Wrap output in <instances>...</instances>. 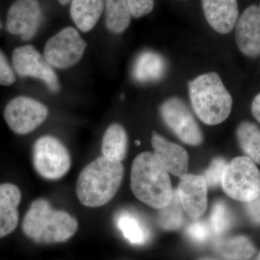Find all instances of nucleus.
<instances>
[{"label":"nucleus","mask_w":260,"mask_h":260,"mask_svg":"<svg viewBox=\"0 0 260 260\" xmlns=\"http://www.w3.org/2000/svg\"><path fill=\"white\" fill-rule=\"evenodd\" d=\"M124 176L122 164L99 157L84 168L76 184V193L85 206L97 208L110 202L120 187Z\"/></svg>","instance_id":"nucleus-1"},{"label":"nucleus","mask_w":260,"mask_h":260,"mask_svg":"<svg viewBox=\"0 0 260 260\" xmlns=\"http://www.w3.org/2000/svg\"><path fill=\"white\" fill-rule=\"evenodd\" d=\"M24 234L38 244H55L69 240L78 229L74 217L62 210H54L44 198L32 202L24 217Z\"/></svg>","instance_id":"nucleus-2"},{"label":"nucleus","mask_w":260,"mask_h":260,"mask_svg":"<svg viewBox=\"0 0 260 260\" xmlns=\"http://www.w3.org/2000/svg\"><path fill=\"white\" fill-rule=\"evenodd\" d=\"M132 191L142 203L160 209L172 200V183L165 168L154 153L145 152L138 155L131 170Z\"/></svg>","instance_id":"nucleus-3"},{"label":"nucleus","mask_w":260,"mask_h":260,"mask_svg":"<svg viewBox=\"0 0 260 260\" xmlns=\"http://www.w3.org/2000/svg\"><path fill=\"white\" fill-rule=\"evenodd\" d=\"M191 107L208 125L223 122L232 112L233 99L218 73H205L188 83Z\"/></svg>","instance_id":"nucleus-4"},{"label":"nucleus","mask_w":260,"mask_h":260,"mask_svg":"<svg viewBox=\"0 0 260 260\" xmlns=\"http://www.w3.org/2000/svg\"><path fill=\"white\" fill-rule=\"evenodd\" d=\"M221 186L232 199L249 203L260 196V171L249 157H237L227 164Z\"/></svg>","instance_id":"nucleus-5"},{"label":"nucleus","mask_w":260,"mask_h":260,"mask_svg":"<svg viewBox=\"0 0 260 260\" xmlns=\"http://www.w3.org/2000/svg\"><path fill=\"white\" fill-rule=\"evenodd\" d=\"M32 162L38 174L47 180H58L69 172L71 158L68 148L51 135L41 137L32 150Z\"/></svg>","instance_id":"nucleus-6"},{"label":"nucleus","mask_w":260,"mask_h":260,"mask_svg":"<svg viewBox=\"0 0 260 260\" xmlns=\"http://www.w3.org/2000/svg\"><path fill=\"white\" fill-rule=\"evenodd\" d=\"M87 43L73 27H67L51 38L44 48V57L58 69L74 66L83 57Z\"/></svg>","instance_id":"nucleus-7"},{"label":"nucleus","mask_w":260,"mask_h":260,"mask_svg":"<svg viewBox=\"0 0 260 260\" xmlns=\"http://www.w3.org/2000/svg\"><path fill=\"white\" fill-rule=\"evenodd\" d=\"M162 120L173 133L186 144L199 145L203 135L199 124L187 105L177 97H172L162 103L160 107Z\"/></svg>","instance_id":"nucleus-8"},{"label":"nucleus","mask_w":260,"mask_h":260,"mask_svg":"<svg viewBox=\"0 0 260 260\" xmlns=\"http://www.w3.org/2000/svg\"><path fill=\"white\" fill-rule=\"evenodd\" d=\"M48 109L42 103L26 96L12 99L5 109L4 116L10 129L18 135H27L46 120Z\"/></svg>","instance_id":"nucleus-9"},{"label":"nucleus","mask_w":260,"mask_h":260,"mask_svg":"<svg viewBox=\"0 0 260 260\" xmlns=\"http://www.w3.org/2000/svg\"><path fill=\"white\" fill-rule=\"evenodd\" d=\"M13 65L19 76L37 78L42 80L53 93L59 91L60 86L55 71L45 57L32 46L15 49L13 54Z\"/></svg>","instance_id":"nucleus-10"},{"label":"nucleus","mask_w":260,"mask_h":260,"mask_svg":"<svg viewBox=\"0 0 260 260\" xmlns=\"http://www.w3.org/2000/svg\"><path fill=\"white\" fill-rule=\"evenodd\" d=\"M42 17V9L38 0H15L7 15V29L24 41L30 40L40 28Z\"/></svg>","instance_id":"nucleus-11"},{"label":"nucleus","mask_w":260,"mask_h":260,"mask_svg":"<svg viewBox=\"0 0 260 260\" xmlns=\"http://www.w3.org/2000/svg\"><path fill=\"white\" fill-rule=\"evenodd\" d=\"M237 47L249 57L260 55V10L259 6L250 5L243 12L235 25Z\"/></svg>","instance_id":"nucleus-12"},{"label":"nucleus","mask_w":260,"mask_h":260,"mask_svg":"<svg viewBox=\"0 0 260 260\" xmlns=\"http://www.w3.org/2000/svg\"><path fill=\"white\" fill-rule=\"evenodd\" d=\"M181 207L192 218H199L208 205V185L201 175L187 174L181 179L177 191Z\"/></svg>","instance_id":"nucleus-13"},{"label":"nucleus","mask_w":260,"mask_h":260,"mask_svg":"<svg viewBox=\"0 0 260 260\" xmlns=\"http://www.w3.org/2000/svg\"><path fill=\"white\" fill-rule=\"evenodd\" d=\"M151 143L154 155L168 172L180 179L187 175L189 155L182 147L155 132L152 135Z\"/></svg>","instance_id":"nucleus-14"},{"label":"nucleus","mask_w":260,"mask_h":260,"mask_svg":"<svg viewBox=\"0 0 260 260\" xmlns=\"http://www.w3.org/2000/svg\"><path fill=\"white\" fill-rule=\"evenodd\" d=\"M203 13L210 26L220 34L232 32L239 19L237 0H202Z\"/></svg>","instance_id":"nucleus-15"},{"label":"nucleus","mask_w":260,"mask_h":260,"mask_svg":"<svg viewBox=\"0 0 260 260\" xmlns=\"http://www.w3.org/2000/svg\"><path fill=\"white\" fill-rule=\"evenodd\" d=\"M21 192L15 184H0V238L6 237L16 229L19 220L18 207Z\"/></svg>","instance_id":"nucleus-16"},{"label":"nucleus","mask_w":260,"mask_h":260,"mask_svg":"<svg viewBox=\"0 0 260 260\" xmlns=\"http://www.w3.org/2000/svg\"><path fill=\"white\" fill-rule=\"evenodd\" d=\"M167 63L164 56L153 51H144L137 56L133 64L132 75L139 83L158 81L165 75Z\"/></svg>","instance_id":"nucleus-17"},{"label":"nucleus","mask_w":260,"mask_h":260,"mask_svg":"<svg viewBox=\"0 0 260 260\" xmlns=\"http://www.w3.org/2000/svg\"><path fill=\"white\" fill-rule=\"evenodd\" d=\"M104 6V0H72L70 15L79 30L88 32L96 25Z\"/></svg>","instance_id":"nucleus-18"},{"label":"nucleus","mask_w":260,"mask_h":260,"mask_svg":"<svg viewBox=\"0 0 260 260\" xmlns=\"http://www.w3.org/2000/svg\"><path fill=\"white\" fill-rule=\"evenodd\" d=\"M128 138L124 128L113 124L107 128L102 140V153L106 158L121 162L127 153Z\"/></svg>","instance_id":"nucleus-19"},{"label":"nucleus","mask_w":260,"mask_h":260,"mask_svg":"<svg viewBox=\"0 0 260 260\" xmlns=\"http://www.w3.org/2000/svg\"><path fill=\"white\" fill-rule=\"evenodd\" d=\"M215 249L227 260H249L256 252L255 246L244 236L220 239L215 243Z\"/></svg>","instance_id":"nucleus-20"},{"label":"nucleus","mask_w":260,"mask_h":260,"mask_svg":"<svg viewBox=\"0 0 260 260\" xmlns=\"http://www.w3.org/2000/svg\"><path fill=\"white\" fill-rule=\"evenodd\" d=\"M106 26L113 34H121L129 26L131 13L126 0H104Z\"/></svg>","instance_id":"nucleus-21"},{"label":"nucleus","mask_w":260,"mask_h":260,"mask_svg":"<svg viewBox=\"0 0 260 260\" xmlns=\"http://www.w3.org/2000/svg\"><path fill=\"white\" fill-rule=\"evenodd\" d=\"M237 140L244 153L260 164V129L254 123L242 121L237 129Z\"/></svg>","instance_id":"nucleus-22"},{"label":"nucleus","mask_w":260,"mask_h":260,"mask_svg":"<svg viewBox=\"0 0 260 260\" xmlns=\"http://www.w3.org/2000/svg\"><path fill=\"white\" fill-rule=\"evenodd\" d=\"M118 226L126 239L133 244H144L148 239V231L140 220L132 214H121L118 218Z\"/></svg>","instance_id":"nucleus-23"},{"label":"nucleus","mask_w":260,"mask_h":260,"mask_svg":"<svg viewBox=\"0 0 260 260\" xmlns=\"http://www.w3.org/2000/svg\"><path fill=\"white\" fill-rule=\"evenodd\" d=\"M182 220L181 203L177 191H174L170 203L164 208H160L158 215V224L165 230L173 231L181 226Z\"/></svg>","instance_id":"nucleus-24"},{"label":"nucleus","mask_w":260,"mask_h":260,"mask_svg":"<svg viewBox=\"0 0 260 260\" xmlns=\"http://www.w3.org/2000/svg\"><path fill=\"white\" fill-rule=\"evenodd\" d=\"M233 217L227 205L221 200L215 202L210 215V229L217 236L222 235L232 226Z\"/></svg>","instance_id":"nucleus-25"},{"label":"nucleus","mask_w":260,"mask_h":260,"mask_svg":"<svg viewBox=\"0 0 260 260\" xmlns=\"http://www.w3.org/2000/svg\"><path fill=\"white\" fill-rule=\"evenodd\" d=\"M226 165V160L223 158L214 159L203 175L208 186L212 188L217 187L221 184L222 177Z\"/></svg>","instance_id":"nucleus-26"},{"label":"nucleus","mask_w":260,"mask_h":260,"mask_svg":"<svg viewBox=\"0 0 260 260\" xmlns=\"http://www.w3.org/2000/svg\"><path fill=\"white\" fill-rule=\"evenodd\" d=\"M211 229L206 222L195 221L186 229V234L191 240L196 243H204L209 239Z\"/></svg>","instance_id":"nucleus-27"},{"label":"nucleus","mask_w":260,"mask_h":260,"mask_svg":"<svg viewBox=\"0 0 260 260\" xmlns=\"http://www.w3.org/2000/svg\"><path fill=\"white\" fill-rule=\"evenodd\" d=\"M132 16L140 18L153 11L154 0H126Z\"/></svg>","instance_id":"nucleus-28"},{"label":"nucleus","mask_w":260,"mask_h":260,"mask_svg":"<svg viewBox=\"0 0 260 260\" xmlns=\"http://www.w3.org/2000/svg\"><path fill=\"white\" fill-rule=\"evenodd\" d=\"M15 81V75L13 68L5 54L0 51V85L9 86Z\"/></svg>","instance_id":"nucleus-29"},{"label":"nucleus","mask_w":260,"mask_h":260,"mask_svg":"<svg viewBox=\"0 0 260 260\" xmlns=\"http://www.w3.org/2000/svg\"><path fill=\"white\" fill-rule=\"evenodd\" d=\"M245 210L251 221L260 225V196L252 201L246 203Z\"/></svg>","instance_id":"nucleus-30"},{"label":"nucleus","mask_w":260,"mask_h":260,"mask_svg":"<svg viewBox=\"0 0 260 260\" xmlns=\"http://www.w3.org/2000/svg\"><path fill=\"white\" fill-rule=\"evenodd\" d=\"M251 109L253 116L260 123V93L254 97L251 103Z\"/></svg>","instance_id":"nucleus-31"},{"label":"nucleus","mask_w":260,"mask_h":260,"mask_svg":"<svg viewBox=\"0 0 260 260\" xmlns=\"http://www.w3.org/2000/svg\"><path fill=\"white\" fill-rule=\"evenodd\" d=\"M57 1L59 2L61 5H66L69 4L70 2H72V0H57Z\"/></svg>","instance_id":"nucleus-32"},{"label":"nucleus","mask_w":260,"mask_h":260,"mask_svg":"<svg viewBox=\"0 0 260 260\" xmlns=\"http://www.w3.org/2000/svg\"><path fill=\"white\" fill-rule=\"evenodd\" d=\"M254 260H260V253L259 254H258V256H256V258Z\"/></svg>","instance_id":"nucleus-33"},{"label":"nucleus","mask_w":260,"mask_h":260,"mask_svg":"<svg viewBox=\"0 0 260 260\" xmlns=\"http://www.w3.org/2000/svg\"><path fill=\"white\" fill-rule=\"evenodd\" d=\"M136 143H137V145H140V141H136Z\"/></svg>","instance_id":"nucleus-34"},{"label":"nucleus","mask_w":260,"mask_h":260,"mask_svg":"<svg viewBox=\"0 0 260 260\" xmlns=\"http://www.w3.org/2000/svg\"><path fill=\"white\" fill-rule=\"evenodd\" d=\"M1 26H2V25H1V21H0V29H1Z\"/></svg>","instance_id":"nucleus-35"},{"label":"nucleus","mask_w":260,"mask_h":260,"mask_svg":"<svg viewBox=\"0 0 260 260\" xmlns=\"http://www.w3.org/2000/svg\"><path fill=\"white\" fill-rule=\"evenodd\" d=\"M201 260H213V259H201Z\"/></svg>","instance_id":"nucleus-36"},{"label":"nucleus","mask_w":260,"mask_h":260,"mask_svg":"<svg viewBox=\"0 0 260 260\" xmlns=\"http://www.w3.org/2000/svg\"><path fill=\"white\" fill-rule=\"evenodd\" d=\"M259 10H260V3H259Z\"/></svg>","instance_id":"nucleus-37"}]
</instances>
